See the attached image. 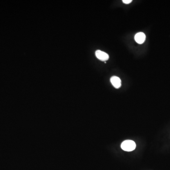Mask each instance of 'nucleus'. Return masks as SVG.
<instances>
[{
	"mask_svg": "<svg viewBox=\"0 0 170 170\" xmlns=\"http://www.w3.org/2000/svg\"><path fill=\"white\" fill-rule=\"evenodd\" d=\"M95 55L99 60L102 61H106L109 58L107 54L100 50H97L95 51Z\"/></svg>",
	"mask_w": 170,
	"mask_h": 170,
	"instance_id": "2",
	"label": "nucleus"
},
{
	"mask_svg": "<svg viewBox=\"0 0 170 170\" xmlns=\"http://www.w3.org/2000/svg\"><path fill=\"white\" fill-rule=\"evenodd\" d=\"M111 83L116 89H119L121 86V80L119 77L113 76L110 79Z\"/></svg>",
	"mask_w": 170,
	"mask_h": 170,
	"instance_id": "4",
	"label": "nucleus"
},
{
	"mask_svg": "<svg viewBox=\"0 0 170 170\" xmlns=\"http://www.w3.org/2000/svg\"><path fill=\"white\" fill-rule=\"evenodd\" d=\"M122 1L124 4H129L132 2V0H123Z\"/></svg>",
	"mask_w": 170,
	"mask_h": 170,
	"instance_id": "5",
	"label": "nucleus"
},
{
	"mask_svg": "<svg viewBox=\"0 0 170 170\" xmlns=\"http://www.w3.org/2000/svg\"><path fill=\"white\" fill-rule=\"evenodd\" d=\"M136 145L134 141L130 140H127L123 141L121 144V148L124 151L130 152L135 150Z\"/></svg>",
	"mask_w": 170,
	"mask_h": 170,
	"instance_id": "1",
	"label": "nucleus"
},
{
	"mask_svg": "<svg viewBox=\"0 0 170 170\" xmlns=\"http://www.w3.org/2000/svg\"><path fill=\"white\" fill-rule=\"evenodd\" d=\"M135 40L138 44H143L145 40V34L144 33H138L135 36Z\"/></svg>",
	"mask_w": 170,
	"mask_h": 170,
	"instance_id": "3",
	"label": "nucleus"
}]
</instances>
